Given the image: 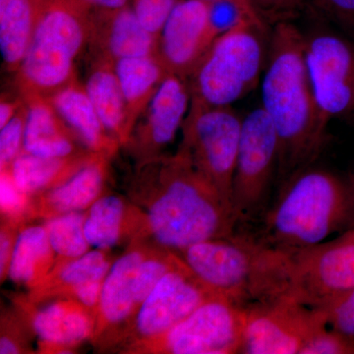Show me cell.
<instances>
[{
    "instance_id": "6da1fadb",
    "label": "cell",
    "mask_w": 354,
    "mask_h": 354,
    "mask_svg": "<svg viewBox=\"0 0 354 354\" xmlns=\"http://www.w3.org/2000/svg\"><path fill=\"white\" fill-rule=\"evenodd\" d=\"M128 194L139 211L141 239L151 235L172 252L235 234L232 209L178 149L136 165Z\"/></svg>"
},
{
    "instance_id": "7a4b0ae2",
    "label": "cell",
    "mask_w": 354,
    "mask_h": 354,
    "mask_svg": "<svg viewBox=\"0 0 354 354\" xmlns=\"http://www.w3.org/2000/svg\"><path fill=\"white\" fill-rule=\"evenodd\" d=\"M261 91V106L279 140V188L293 174L314 165L327 144L330 122L319 106L310 79L304 32L290 20L272 24Z\"/></svg>"
},
{
    "instance_id": "3957f363",
    "label": "cell",
    "mask_w": 354,
    "mask_h": 354,
    "mask_svg": "<svg viewBox=\"0 0 354 354\" xmlns=\"http://www.w3.org/2000/svg\"><path fill=\"white\" fill-rule=\"evenodd\" d=\"M174 253L211 292L242 306L290 297L288 251L256 237L235 234Z\"/></svg>"
},
{
    "instance_id": "277c9868",
    "label": "cell",
    "mask_w": 354,
    "mask_h": 354,
    "mask_svg": "<svg viewBox=\"0 0 354 354\" xmlns=\"http://www.w3.org/2000/svg\"><path fill=\"white\" fill-rule=\"evenodd\" d=\"M349 215L348 183L312 165L279 186L256 239L283 250L316 245L348 225Z\"/></svg>"
},
{
    "instance_id": "5b68a950",
    "label": "cell",
    "mask_w": 354,
    "mask_h": 354,
    "mask_svg": "<svg viewBox=\"0 0 354 354\" xmlns=\"http://www.w3.org/2000/svg\"><path fill=\"white\" fill-rule=\"evenodd\" d=\"M91 14L82 0H51L15 72L23 100H50L77 79L76 60L88 46Z\"/></svg>"
},
{
    "instance_id": "8992f818",
    "label": "cell",
    "mask_w": 354,
    "mask_h": 354,
    "mask_svg": "<svg viewBox=\"0 0 354 354\" xmlns=\"http://www.w3.org/2000/svg\"><path fill=\"white\" fill-rule=\"evenodd\" d=\"M271 31L244 20L218 36L188 77L191 102L232 106L250 94L264 73Z\"/></svg>"
},
{
    "instance_id": "52a82bcc",
    "label": "cell",
    "mask_w": 354,
    "mask_h": 354,
    "mask_svg": "<svg viewBox=\"0 0 354 354\" xmlns=\"http://www.w3.org/2000/svg\"><path fill=\"white\" fill-rule=\"evenodd\" d=\"M242 121L243 118L232 106H212L191 102L178 147L232 211Z\"/></svg>"
},
{
    "instance_id": "ba28073f",
    "label": "cell",
    "mask_w": 354,
    "mask_h": 354,
    "mask_svg": "<svg viewBox=\"0 0 354 354\" xmlns=\"http://www.w3.org/2000/svg\"><path fill=\"white\" fill-rule=\"evenodd\" d=\"M279 140L262 106L242 121L241 142L232 183V207L237 225L264 216L272 184H277Z\"/></svg>"
},
{
    "instance_id": "9c48e42d",
    "label": "cell",
    "mask_w": 354,
    "mask_h": 354,
    "mask_svg": "<svg viewBox=\"0 0 354 354\" xmlns=\"http://www.w3.org/2000/svg\"><path fill=\"white\" fill-rule=\"evenodd\" d=\"M246 307L215 295L160 337L135 344L129 353H241Z\"/></svg>"
},
{
    "instance_id": "30bf717a",
    "label": "cell",
    "mask_w": 354,
    "mask_h": 354,
    "mask_svg": "<svg viewBox=\"0 0 354 354\" xmlns=\"http://www.w3.org/2000/svg\"><path fill=\"white\" fill-rule=\"evenodd\" d=\"M304 53L319 106L327 118L354 114V41L325 25L304 32Z\"/></svg>"
},
{
    "instance_id": "8fae6325",
    "label": "cell",
    "mask_w": 354,
    "mask_h": 354,
    "mask_svg": "<svg viewBox=\"0 0 354 354\" xmlns=\"http://www.w3.org/2000/svg\"><path fill=\"white\" fill-rule=\"evenodd\" d=\"M324 326L328 325L319 310L288 295L249 305L241 353L300 354Z\"/></svg>"
},
{
    "instance_id": "7c38bea8",
    "label": "cell",
    "mask_w": 354,
    "mask_h": 354,
    "mask_svg": "<svg viewBox=\"0 0 354 354\" xmlns=\"http://www.w3.org/2000/svg\"><path fill=\"white\" fill-rule=\"evenodd\" d=\"M215 295L179 260L140 306L120 344L124 342L127 351L135 344L160 337Z\"/></svg>"
},
{
    "instance_id": "4fadbf2b",
    "label": "cell",
    "mask_w": 354,
    "mask_h": 354,
    "mask_svg": "<svg viewBox=\"0 0 354 354\" xmlns=\"http://www.w3.org/2000/svg\"><path fill=\"white\" fill-rule=\"evenodd\" d=\"M290 256V295L307 306L354 288V242L341 237L295 250Z\"/></svg>"
},
{
    "instance_id": "5bb4252c",
    "label": "cell",
    "mask_w": 354,
    "mask_h": 354,
    "mask_svg": "<svg viewBox=\"0 0 354 354\" xmlns=\"http://www.w3.org/2000/svg\"><path fill=\"white\" fill-rule=\"evenodd\" d=\"M190 102L187 81L167 73L123 146L136 165L165 155L183 127Z\"/></svg>"
},
{
    "instance_id": "9a60e30c",
    "label": "cell",
    "mask_w": 354,
    "mask_h": 354,
    "mask_svg": "<svg viewBox=\"0 0 354 354\" xmlns=\"http://www.w3.org/2000/svg\"><path fill=\"white\" fill-rule=\"evenodd\" d=\"M218 38L206 0H178L158 37L157 55L167 73L185 79Z\"/></svg>"
},
{
    "instance_id": "2e32d148",
    "label": "cell",
    "mask_w": 354,
    "mask_h": 354,
    "mask_svg": "<svg viewBox=\"0 0 354 354\" xmlns=\"http://www.w3.org/2000/svg\"><path fill=\"white\" fill-rule=\"evenodd\" d=\"M143 241L133 239L127 252L113 262L104 279L92 339L97 346L120 342L136 316L135 281L139 266L150 248Z\"/></svg>"
},
{
    "instance_id": "e0dca14e",
    "label": "cell",
    "mask_w": 354,
    "mask_h": 354,
    "mask_svg": "<svg viewBox=\"0 0 354 354\" xmlns=\"http://www.w3.org/2000/svg\"><path fill=\"white\" fill-rule=\"evenodd\" d=\"M158 38L141 24L131 6L93 10L87 48L92 59L115 64L122 58L157 55Z\"/></svg>"
},
{
    "instance_id": "ac0fdd59",
    "label": "cell",
    "mask_w": 354,
    "mask_h": 354,
    "mask_svg": "<svg viewBox=\"0 0 354 354\" xmlns=\"http://www.w3.org/2000/svg\"><path fill=\"white\" fill-rule=\"evenodd\" d=\"M27 301L32 306L24 302L23 310L29 311V323L41 353H69L94 337L95 314L74 298H55L38 308Z\"/></svg>"
},
{
    "instance_id": "d6986e66",
    "label": "cell",
    "mask_w": 354,
    "mask_h": 354,
    "mask_svg": "<svg viewBox=\"0 0 354 354\" xmlns=\"http://www.w3.org/2000/svg\"><path fill=\"white\" fill-rule=\"evenodd\" d=\"M111 158L99 156L59 185L31 197L28 221L85 212L102 196Z\"/></svg>"
},
{
    "instance_id": "ffe728a7",
    "label": "cell",
    "mask_w": 354,
    "mask_h": 354,
    "mask_svg": "<svg viewBox=\"0 0 354 354\" xmlns=\"http://www.w3.org/2000/svg\"><path fill=\"white\" fill-rule=\"evenodd\" d=\"M23 101L27 109L23 153L66 158L88 152L58 115L50 100L32 97Z\"/></svg>"
},
{
    "instance_id": "44dd1931",
    "label": "cell",
    "mask_w": 354,
    "mask_h": 354,
    "mask_svg": "<svg viewBox=\"0 0 354 354\" xmlns=\"http://www.w3.org/2000/svg\"><path fill=\"white\" fill-rule=\"evenodd\" d=\"M50 101L65 124L91 152L113 158L120 144L102 124L86 91L77 79L58 91Z\"/></svg>"
},
{
    "instance_id": "7402d4cb",
    "label": "cell",
    "mask_w": 354,
    "mask_h": 354,
    "mask_svg": "<svg viewBox=\"0 0 354 354\" xmlns=\"http://www.w3.org/2000/svg\"><path fill=\"white\" fill-rule=\"evenodd\" d=\"M51 0H0V51L7 71L15 73Z\"/></svg>"
},
{
    "instance_id": "603a6c76",
    "label": "cell",
    "mask_w": 354,
    "mask_h": 354,
    "mask_svg": "<svg viewBox=\"0 0 354 354\" xmlns=\"http://www.w3.org/2000/svg\"><path fill=\"white\" fill-rule=\"evenodd\" d=\"M114 70L124 97L130 136L133 127L152 101L167 71L157 55L122 58L114 64Z\"/></svg>"
},
{
    "instance_id": "cb8c5ba5",
    "label": "cell",
    "mask_w": 354,
    "mask_h": 354,
    "mask_svg": "<svg viewBox=\"0 0 354 354\" xmlns=\"http://www.w3.org/2000/svg\"><path fill=\"white\" fill-rule=\"evenodd\" d=\"M84 85L106 131L124 146L129 137L127 106L113 62L92 59Z\"/></svg>"
},
{
    "instance_id": "d4e9b609",
    "label": "cell",
    "mask_w": 354,
    "mask_h": 354,
    "mask_svg": "<svg viewBox=\"0 0 354 354\" xmlns=\"http://www.w3.org/2000/svg\"><path fill=\"white\" fill-rule=\"evenodd\" d=\"M99 156L104 155L88 151L71 157L44 158L22 153L4 171L10 174L14 183L23 193L32 197L59 185Z\"/></svg>"
},
{
    "instance_id": "484cf974",
    "label": "cell",
    "mask_w": 354,
    "mask_h": 354,
    "mask_svg": "<svg viewBox=\"0 0 354 354\" xmlns=\"http://www.w3.org/2000/svg\"><path fill=\"white\" fill-rule=\"evenodd\" d=\"M57 262L44 225L24 227L18 232L7 278L32 290L50 276Z\"/></svg>"
},
{
    "instance_id": "4316f807",
    "label": "cell",
    "mask_w": 354,
    "mask_h": 354,
    "mask_svg": "<svg viewBox=\"0 0 354 354\" xmlns=\"http://www.w3.org/2000/svg\"><path fill=\"white\" fill-rule=\"evenodd\" d=\"M84 230L91 246L109 250L120 243L123 235H132V239L135 236L134 207L116 195H102L86 212Z\"/></svg>"
},
{
    "instance_id": "83f0119b",
    "label": "cell",
    "mask_w": 354,
    "mask_h": 354,
    "mask_svg": "<svg viewBox=\"0 0 354 354\" xmlns=\"http://www.w3.org/2000/svg\"><path fill=\"white\" fill-rule=\"evenodd\" d=\"M109 250L95 249L81 257L55 268L43 283L31 290L28 299L41 304L58 297H68L70 291L81 283L106 279L113 263Z\"/></svg>"
},
{
    "instance_id": "f1b7e54d",
    "label": "cell",
    "mask_w": 354,
    "mask_h": 354,
    "mask_svg": "<svg viewBox=\"0 0 354 354\" xmlns=\"http://www.w3.org/2000/svg\"><path fill=\"white\" fill-rule=\"evenodd\" d=\"M86 212L64 214L44 221V227L57 255L55 267L90 251L91 245L84 230Z\"/></svg>"
},
{
    "instance_id": "f546056e",
    "label": "cell",
    "mask_w": 354,
    "mask_h": 354,
    "mask_svg": "<svg viewBox=\"0 0 354 354\" xmlns=\"http://www.w3.org/2000/svg\"><path fill=\"white\" fill-rule=\"evenodd\" d=\"M314 308L323 314L328 327L354 339V288L326 299Z\"/></svg>"
},
{
    "instance_id": "4dcf8cb0",
    "label": "cell",
    "mask_w": 354,
    "mask_h": 354,
    "mask_svg": "<svg viewBox=\"0 0 354 354\" xmlns=\"http://www.w3.org/2000/svg\"><path fill=\"white\" fill-rule=\"evenodd\" d=\"M27 109L25 102L17 113L0 128V169H8L23 153Z\"/></svg>"
},
{
    "instance_id": "1f68e13d",
    "label": "cell",
    "mask_w": 354,
    "mask_h": 354,
    "mask_svg": "<svg viewBox=\"0 0 354 354\" xmlns=\"http://www.w3.org/2000/svg\"><path fill=\"white\" fill-rule=\"evenodd\" d=\"M0 190L2 220L19 227L23 221H28L31 197L16 186L12 177L7 171H1Z\"/></svg>"
},
{
    "instance_id": "d6a6232c",
    "label": "cell",
    "mask_w": 354,
    "mask_h": 354,
    "mask_svg": "<svg viewBox=\"0 0 354 354\" xmlns=\"http://www.w3.org/2000/svg\"><path fill=\"white\" fill-rule=\"evenodd\" d=\"M302 11L354 31V0H304Z\"/></svg>"
},
{
    "instance_id": "836d02e7",
    "label": "cell",
    "mask_w": 354,
    "mask_h": 354,
    "mask_svg": "<svg viewBox=\"0 0 354 354\" xmlns=\"http://www.w3.org/2000/svg\"><path fill=\"white\" fill-rule=\"evenodd\" d=\"M300 354H354V339L324 326L305 342Z\"/></svg>"
},
{
    "instance_id": "e575fe53",
    "label": "cell",
    "mask_w": 354,
    "mask_h": 354,
    "mask_svg": "<svg viewBox=\"0 0 354 354\" xmlns=\"http://www.w3.org/2000/svg\"><path fill=\"white\" fill-rule=\"evenodd\" d=\"M177 2L178 0H132L131 6L141 24L158 38Z\"/></svg>"
},
{
    "instance_id": "d590c367",
    "label": "cell",
    "mask_w": 354,
    "mask_h": 354,
    "mask_svg": "<svg viewBox=\"0 0 354 354\" xmlns=\"http://www.w3.org/2000/svg\"><path fill=\"white\" fill-rule=\"evenodd\" d=\"M208 6L209 24L216 37L234 29L242 21L250 20L232 0H209Z\"/></svg>"
},
{
    "instance_id": "8d00e7d4",
    "label": "cell",
    "mask_w": 354,
    "mask_h": 354,
    "mask_svg": "<svg viewBox=\"0 0 354 354\" xmlns=\"http://www.w3.org/2000/svg\"><path fill=\"white\" fill-rule=\"evenodd\" d=\"M18 318L12 315L2 316L0 353L17 354L29 353L24 330Z\"/></svg>"
},
{
    "instance_id": "74e56055",
    "label": "cell",
    "mask_w": 354,
    "mask_h": 354,
    "mask_svg": "<svg viewBox=\"0 0 354 354\" xmlns=\"http://www.w3.org/2000/svg\"><path fill=\"white\" fill-rule=\"evenodd\" d=\"M304 0H257L261 10L270 23L291 20L302 11Z\"/></svg>"
},
{
    "instance_id": "f35d334b",
    "label": "cell",
    "mask_w": 354,
    "mask_h": 354,
    "mask_svg": "<svg viewBox=\"0 0 354 354\" xmlns=\"http://www.w3.org/2000/svg\"><path fill=\"white\" fill-rule=\"evenodd\" d=\"M20 227H16L8 221H2L0 232V278L1 281L7 279L9 264L12 257L14 246L17 239Z\"/></svg>"
},
{
    "instance_id": "ab89813d",
    "label": "cell",
    "mask_w": 354,
    "mask_h": 354,
    "mask_svg": "<svg viewBox=\"0 0 354 354\" xmlns=\"http://www.w3.org/2000/svg\"><path fill=\"white\" fill-rule=\"evenodd\" d=\"M206 1H209V0H206ZM232 1L241 7V10L245 13L249 19L263 26V27L270 28L269 20L267 19L265 14L261 10L257 0H232Z\"/></svg>"
},
{
    "instance_id": "60d3db41",
    "label": "cell",
    "mask_w": 354,
    "mask_h": 354,
    "mask_svg": "<svg viewBox=\"0 0 354 354\" xmlns=\"http://www.w3.org/2000/svg\"><path fill=\"white\" fill-rule=\"evenodd\" d=\"M23 104L24 101L20 95L16 99H8L2 95L0 102V128L3 127L17 113Z\"/></svg>"
},
{
    "instance_id": "b9f144b4",
    "label": "cell",
    "mask_w": 354,
    "mask_h": 354,
    "mask_svg": "<svg viewBox=\"0 0 354 354\" xmlns=\"http://www.w3.org/2000/svg\"><path fill=\"white\" fill-rule=\"evenodd\" d=\"M93 10H116L131 6L132 0H82Z\"/></svg>"
},
{
    "instance_id": "7bdbcfd3",
    "label": "cell",
    "mask_w": 354,
    "mask_h": 354,
    "mask_svg": "<svg viewBox=\"0 0 354 354\" xmlns=\"http://www.w3.org/2000/svg\"><path fill=\"white\" fill-rule=\"evenodd\" d=\"M349 190V197H351V215H349L348 227H354V172L349 178L348 183Z\"/></svg>"
},
{
    "instance_id": "ee69618b",
    "label": "cell",
    "mask_w": 354,
    "mask_h": 354,
    "mask_svg": "<svg viewBox=\"0 0 354 354\" xmlns=\"http://www.w3.org/2000/svg\"><path fill=\"white\" fill-rule=\"evenodd\" d=\"M341 239H346V241L354 242V227L349 228L346 234L341 235Z\"/></svg>"
}]
</instances>
